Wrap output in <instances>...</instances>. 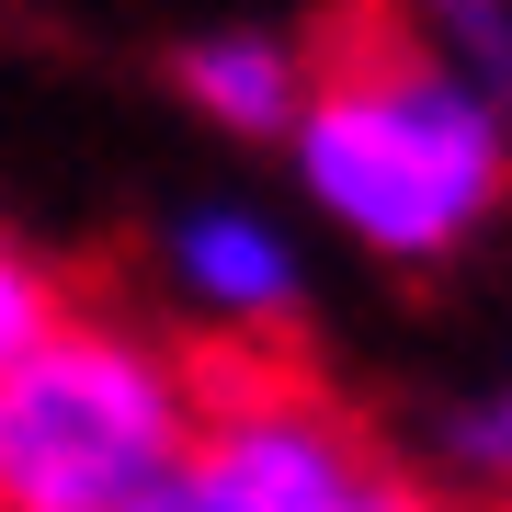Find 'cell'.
Instances as JSON below:
<instances>
[{"mask_svg": "<svg viewBox=\"0 0 512 512\" xmlns=\"http://www.w3.org/2000/svg\"><path fill=\"white\" fill-rule=\"evenodd\" d=\"M444 444H456V478H467V490L512 501V376L490 387V399H467V421H456Z\"/></svg>", "mask_w": 512, "mask_h": 512, "instance_id": "cell-8", "label": "cell"}, {"mask_svg": "<svg viewBox=\"0 0 512 512\" xmlns=\"http://www.w3.org/2000/svg\"><path fill=\"white\" fill-rule=\"evenodd\" d=\"M183 92L217 114V126H239V137H285L296 92H308V46H285V35H217V46L183 57Z\"/></svg>", "mask_w": 512, "mask_h": 512, "instance_id": "cell-5", "label": "cell"}, {"mask_svg": "<svg viewBox=\"0 0 512 512\" xmlns=\"http://www.w3.org/2000/svg\"><path fill=\"white\" fill-rule=\"evenodd\" d=\"M376 490L387 456L365 444V421L274 353L205 376L194 444L171 467V512H376Z\"/></svg>", "mask_w": 512, "mask_h": 512, "instance_id": "cell-3", "label": "cell"}, {"mask_svg": "<svg viewBox=\"0 0 512 512\" xmlns=\"http://www.w3.org/2000/svg\"><path fill=\"white\" fill-rule=\"evenodd\" d=\"M137 512H171V490H160V501H137Z\"/></svg>", "mask_w": 512, "mask_h": 512, "instance_id": "cell-9", "label": "cell"}, {"mask_svg": "<svg viewBox=\"0 0 512 512\" xmlns=\"http://www.w3.org/2000/svg\"><path fill=\"white\" fill-rule=\"evenodd\" d=\"M171 285H183L194 319H217L228 342H274V330L296 319V251L251 217V205H205V217H183V239H171Z\"/></svg>", "mask_w": 512, "mask_h": 512, "instance_id": "cell-4", "label": "cell"}, {"mask_svg": "<svg viewBox=\"0 0 512 512\" xmlns=\"http://www.w3.org/2000/svg\"><path fill=\"white\" fill-rule=\"evenodd\" d=\"M69 319V296H57V274L35 251H23V239H0V365H12V353H35L46 330Z\"/></svg>", "mask_w": 512, "mask_h": 512, "instance_id": "cell-7", "label": "cell"}, {"mask_svg": "<svg viewBox=\"0 0 512 512\" xmlns=\"http://www.w3.org/2000/svg\"><path fill=\"white\" fill-rule=\"evenodd\" d=\"M410 23L433 35L444 69L512 126V0H410Z\"/></svg>", "mask_w": 512, "mask_h": 512, "instance_id": "cell-6", "label": "cell"}, {"mask_svg": "<svg viewBox=\"0 0 512 512\" xmlns=\"http://www.w3.org/2000/svg\"><path fill=\"white\" fill-rule=\"evenodd\" d=\"M285 137L308 205L387 262L467 251L512 194V126L433 57L410 0H342L319 23Z\"/></svg>", "mask_w": 512, "mask_h": 512, "instance_id": "cell-1", "label": "cell"}, {"mask_svg": "<svg viewBox=\"0 0 512 512\" xmlns=\"http://www.w3.org/2000/svg\"><path fill=\"white\" fill-rule=\"evenodd\" d=\"M205 365L126 319L69 308L0 365V512H137L194 444Z\"/></svg>", "mask_w": 512, "mask_h": 512, "instance_id": "cell-2", "label": "cell"}]
</instances>
